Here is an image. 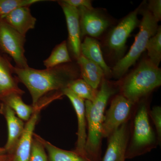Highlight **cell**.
<instances>
[{"mask_svg": "<svg viewBox=\"0 0 161 161\" xmlns=\"http://www.w3.org/2000/svg\"><path fill=\"white\" fill-rule=\"evenodd\" d=\"M43 106L36 107L30 119L26 122L24 130L14 151L13 161H29L33 140L34 131L39 119L40 109Z\"/></svg>", "mask_w": 161, "mask_h": 161, "instance_id": "4fadbf2b", "label": "cell"}, {"mask_svg": "<svg viewBox=\"0 0 161 161\" xmlns=\"http://www.w3.org/2000/svg\"><path fill=\"white\" fill-rule=\"evenodd\" d=\"M161 85L160 68L144 59L123 80L120 94L136 105Z\"/></svg>", "mask_w": 161, "mask_h": 161, "instance_id": "277c9868", "label": "cell"}, {"mask_svg": "<svg viewBox=\"0 0 161 161\" xmlns=\"http://www.w3.org/2000/svg\"><path fill=\"white\" fill-rule=\"evenodd\" d=\"M25 42L26 37L0 19V51L11 57L20 69L29 67L25 56Z\"/></svg>", "mask_w": 161, "mask_h": 161, "instance_id": "8992f818", "label": "cell"}, {"mask_svg": "<svg viewBox=\"0 0 161 161\" xmlns=\"http://www.w3.org/2000/svg\"><path fill=\"white\" fill-rule=\"evenodd\" d=\"M115 90L104 78L94 102L85 100L88 132L85 147L86 157L90 161H101L102 127L108 101Z\"/></svg>", "mask_w": 161, "mask_h": 161, "instance_id": "7a4b0ae2", "label": "cell"}, {"mask_svg": "<svg viewBox=\"0 0 161 161\" xmlns=\"http://www.w3.org/2000/svg\"><path fill=\"white\" fill-rule=\"evenodd\" d=\"M135 106L121 94L114 97L104 115L102 127L103 138L108 137L122 125L130 120Z\"/></svg>", "mask_w": 161, "mask_h": 161, "instance_id": "52a82bcc", "label": "cell"}, {"mask_svg": "<svg viewBox=\"0 0 161 161\" xmlns=\"http://www.w3.org/2000/svg\"><path fill=\"white\" fill-rule=\"evenodd\" d=\"M12 161V160H8V161Z\"/></svg>", "mask_w": 161, "mask_h": 161, "instance_id": "f1b7e54d", "label": "cell"}, {"mask_svg": "<svg viewBox=\"0 0 161 161\" xmlns=\"http://www.w3.org/2000/svg\"><path fill=\"white\" fill-rule=\"evenodd\" d=\"M150 117L152 119L156 131L157 136L158 139L159 145L161 142V107L156 106L153 108L149 112Z\"/></svg>", "mask_w": 161, "mask_h": 161, "instance_id": "484cf974", "label": "cell"}, {"mask_svg": "<svg viewBox=\"0 0 161 161\" xmlns=\"http://www.w3.org/2000/svg\"><path fill=\"white\" fill-rule=\"evenodd\" d=\"M129 121L122 125L108 137V147L101 161H125L130 139Z\"/></svg>", "mask_w": 161, "mask_h": 161, "instance_id": "30bf717a", "label": "cell"}, {"mask_svg": "<svg viewBox=\"0 0 161 161\" xmlns=\"http://www.w3.org/2000/svg\"><path fill=\"white\" fill-rule=\"evenodd\" d=\"M147 9L153 16L155 20L158 22L161 19V0H150L147 6Z\"/></svg>", "mask_w": 161, "mask_h": 161, "instance_id": "4316f807", "label": "cell"}, {"mask_svg": "<svg viewBox=\"0 0 161 161\" xmlns=\"http://www.w3.org/2000/svg\"><path fill=\"white\" fill-rule=\"evenodd\" d=\"M63 10L68 31L69 45L73 56L76 59L80 55V30L79 13L78 8L64 3L63 1H58Z\"/></svg>", "mask_w": 161, "mask_h": 161, "instance_id": "7c38bea8", "label": "cell"}, {"mask_svg": "<svg viewBox=\"0 0 161 161\" xmlns=\"http://www.w3.org/2000/svg\"><path fill=\"white\" fill-rule=\"evenodd\" d=\"M78 9L79 13L81 38L84 36L98 37L110 26V20L97 9L85 7Z\"/></svg>", "mask_w": 161, "mask_h": 161, "instance_id": "9c48e42d", "label": "cell"}, {"mask_svg": "<svg viewBox=\"0 0 161 161\" xmlns=\"http://www.w3.org/2000/svg\"><path fill=\"white\" fill-rule=\"evenodd\" d=\"M133 114L125 159L134 158L150 152L159 145L156 133L150 125L147 101L139 102Z\"/></svg>", "mask_w": 161, "mask_h": 161, "instance_id": "3957f363", "label": "cell"}, {"mask_svg": "<svg viewBox=\"0 0 161 161\" xmlns=\"http://www.w3.org/2000/svg\"><path fill=\"white\" fill-rule=\"evenodd\" d=\"M61 92L63 95L66 96L70 101L78 119L77 141L75 151L80 155L86 158L85 147L87 138V123L85 100L75 95L68 88L63 89Z\"/></svg>", "mask_w": 161, "mask_h": 161, "instance_id": "8fae6325", "label": "cell"}, {"mask_svg": "<svg viewBox=\"0 0 161 161\" xmlns=\"http://www.w3.org/2000/svg\"><path fill=\"white\" fill-rule=\"evenodd\" d=\"M71 62L66 41H64L53 50L49 57L43 61V64L48 69Z\"/></svg>", "mask_w": 161, "mask_h": 161, "instance_id": "44dd1931", "label": "cell"}, {"mask_svg": "<svg viewBox=\"0 0 161 161\" xmlns=\"http://www.w3.org/2000/svg\"><path fill=\"white\" fill-rule=\"evenodd\" d=\"M13 71L19 81L28 90L32 100V106L39 104L40 98L48 92L59 91L67 87L70 82L78 78L80 70L71 63L39 70L28 67L20 69L13 66Z\"/></svg>", "mask_w": 161, "mask_h": 161, "instance_id": "6da1fadb", "label": "cell"}, {"mask_svg": "<svg viewBox=\"0 0 161 161\" xmlns=\"http://www.w3.org/2000/svg\"><path fill=\"white\" fill-rule=\"evenodd\" d=\"M34 136L43 144L47 152L49 161H90L75 151L62 150L55 147L39 136L34 134Z\"/></svg>", "mask_w": 161, "mask_h": 161, "instance_id": "d6986e66", "label": "cell"}, {"mask_svg": "<svg viewBox=\"0 0 161 161\" xmlns=\"http://www.w3.org/2000/svg\"><path fill=\"white\" fill-rule=\"evenodd\" d=\"M146 50L148 52L150 62L159 67L161 60V27L159 26L157 32L150 38L147 43Z\"/></svg>", "mask_w": 161, "mask_h": 161, "instance_id": "603a6c76", "label": "cell"}, {"mask_svg": "<svg viewBox=\"0 0 161 161\" xmlns=\"http://www.w3.org/2000/svg\"><path fill=\"white\" fill-rule=\"evenodd\" d=\"M3 113L6 119L8 127V139L5 149L13 153L24 130L23 120L17 116L13 110L6 104H2Z\"/></svg>", "mask_w": 161, "mask_h": 161, "instance_id": "2e32d148", "label": "cell"}, {"mask_svg": "<svg viewBox=\"0 0 161 161\" xmlns=\"http://www.w3.org/2000/svg\"><path fill=\"white\" fill-rule=\"evenodd\" d=\"M21 96L19 94L13 93L7 95L1 100L13 110L19 118L27 122L31 117L36 108L25 103Z\"/></svg>", "mask_w": 161, "mask_h": 161, "instance_id": "ffe728a7", "label": "cell"}, {"mask_svg": "<svg viewBox=\"0 0 161 161\" xmlns=\"http://www.w3.org/2000/svg\"><path fill=\"white\" fill-rule=\"evenodd\" d=\"M77 60L82 79L93 88L97 89L105 77L101 68L81 55Z\"/></svg>", "mask_w": 161, "mask_h": 161, "instance_id": "ac0fdd59", "label": "cell"}, {"mask_svg": "<svg viewBox=\"0 0 161 161\" xmlns=\"http://www.w3.org/2000/svg\"><path fill=\"white\" fill-rule=\"evenodd\" d=\"M43 0H0V19L15 9L22 7L29 6Z\"/></svg>", "mask_w": 161, "mask_h": 161, "instance_id": "cb8c5ba5", "label": "cell"}, {"mask_svg": "<svg viewBox=\"0 0 161 161\" xmlns=\"http://www.w3.org/2000/svg\"><path fill=\"white\" fill-rule=\"evenodd\" d=\"M22 36L26 37L30 30L35 28L36 19L33 16L29 6L15 9L3 19Z\"/></svg>", "mask_w": 161, "mask_h": 161, "instance_id": "9a60e30c", "label": "cell"}, {"mask_svg": "<svg viewBox=\"0 0 161 161\" xmlns=\"http://www.w3.org/2000/svg\"><path fill=\"white\" fill-rule=\"evenodd\" d=\"M142 15L140 24V30L132 47L123 58H121L112 69V75L115 78L122 77L129 69L138 60L146 50L148 41L154 36L158 28V23L150 11L146 8H141L139 11Z\"/></svg>", "mask_w": 161, "mask_h": 161, "instance_id": "5b68a950", "label": "cell"}, {"mask_svg": "<svg viewBox=\"0 0 161 161\" xmlns=\"http://www.w3.org/2000/svg\"><path fill=\"white\" fill-rule=\"evenodd\" d=\"M13 66L7 57L0 53V99L11 94L23 95L25 92L18 86L19 80L14 76Z\"/></svg>", "mask_w": 161, "mask_h": 161, "instance_id": "5bb4252c", "label": "cell"}, {"mask_svg": "<svg viewBox=\"0 0 161 161\" xmlns=\"http://www.w3.org/2000/svg\"><path fill=\"white\" fill-rule=\"evenodd\" d=\"M140 6L130 12L111 30L106 40L107 46L116 56H120L125 51L127 39L140 22L137 17Z\"/></svg>", "mask_w": 161, "mask_h": 161, "instance_id": "ba28073f", "label": "cell"}, {"mask_svg": "<svg viewBox=\"0 0 161 161\" xmlns=\"http://www.w3.org/2000/svg\"><path fill=\"white\" fill-rule=\"evenodd\" d=\"M67 87L84 100L95 101L98 91L95 89L83 79L77 78L70 82Z\"/></svg>", "mask_w": 161, "mask_h": 161, "instance_id": "7402d4cb", "label": "cell"}, {"mask_svg": "<svg viewBox=\"0 0 161 161\" xmlns=\"http://www.w3.org/2000/svg\"><path fill=\"white\" fill-rule=\"evenodd\" d=\"M80 49L82 56L101 68L105 77L109 78L112 76V70L105 61L98 40L95 38L86 36L81 43Z\"/></svg>", "mask_w": 161, "mask_h": 161, "instance_id": "e0dca14e", "label": "cell"}, {"mask_svg": "<svg viewBox=\"0 0 161 161\" xmlns=\"http://www.w3.org/2000/svg\"><path fill=\"white\" fill-rule=\"evenodd\" d=\"M63 1L68 5L77 8L85 7L87 9H92L93 8L92 1L90 0H63Z\"/></svg>", "mask_w": 161, "mask_h": 161, "instance_id": "83f0119b", "label": "cell"}, {"mask_svg": "<svg viewBox=\"0 0 161 161\" xmlns=\"http://www.w3.org/2000/svg\"><path fill=\"white\" fill-rule=\"evenodd\" d=\"M29 161H48L45 148L40 141L33 139Z\"/></svg>", "mask_w": 161, "mask_h": 161, "instance_id": "d4e9b609", "label": "cell"}]
</instances>
